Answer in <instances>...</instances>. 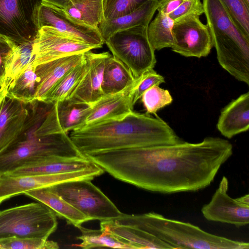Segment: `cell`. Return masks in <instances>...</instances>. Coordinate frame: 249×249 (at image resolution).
Returning <instances> with one entry per match:
<instances>
[{
    "label": "cell",
    "mask_w": 249,
    "mask_h": 249,
    "mask_svg": "<svg viewBox=\"0 0 249 249\" xmlns=\"http://www.w3.org/2000/svg\"><path fill=\"white\" fill-rule=\"evenodd\" d=\"M233 153L228 140L115 149L85 155L114 178L162 194L196 192L209 186Z\"/></svg>",
    "instance_id": "6da1fadb"
},
{
    "label": "cell",
    "mask_w": 249,
    "mask_h": 249,
    "mask_svg": "<svg viewBox=\"0 0 249 249\" xmlns=\"http://www.w3.org/2000/svg\"><path fill=\"white\" fill-rule=\"evenodd\" d=\"M106 230L135 249H249L248 242L207 232L190 223L150 212L122 213L105 224Z\"/></svg>",
    "instance_id": "7a4b0ae2"
},
{
    "label": "cell",
    "mask_w": 249,
    "mask_h": 249,
    "mask_svg": "<svg viewBox=\"0 0 249 249\" xmlns=\"http://www.w3.org/2000/svg\"><path fill=\"white\" fill-rule=\"evenodd\" d=\"M71 140L84 156L101 151L174 144L182 141L158 116L132 111L123 118L85 125L71 131Z\"/></svg>",
    "instance_id": "3957f363"
},
{
    "label": "cell",
    "mask_w": 249,
    "mask_h": 249,
    "mask_svg": "<svg viewBox=\"0 0 249 249\" xmlns=\"http://www.w3.org/2000/svg\"><path fill=\"white\" fill-rule=\"evenodd\" d=\"M45 117V114L38 110H29L21 133L13 143L0 154V174L10 172L40 158H75L85 156L78 150L68 133L64 132L36 136L35 131Z\"/></svg>",
    "instance_id": "277c9868"
},
{
    "label": "cell",
    "mask_w": 249,
    "mask_h": 249,
    "mask_svg": "<svg viewBox=\"0 0 249 249\" xmlns=\"http://www.w3.org/2000/svg\"><path fill=\"white\" fill-rule=\"evenodd\" d=\"M213 47L220 65L237 80L249 84V38L234 24L221 0H203Z\"/></svg>",
    "instance_id": "5b68a950"
},
{
    "label": "cell",
    "mask_w": 249,
    "mask_h": 249,
    "mask_svg": "<svg viewBox=\"0 0 249 249\" xmlns=\"http://www.w3.org/2000/svg\"><path fill=\"white\" fill-rule=\"evenodd\" d=\"M57 227L54 213L39 202L0 211V239L13 236L48 239Z\"/></svg>",
    "instance_id": "8992f818"
},
{
    "label": "cell",
    "mask_w": 249,
    "mask_h": 249,
    "mask_svg": "<svg viewBox=\"0 0 249 249\" xmlns=\"http://www.w3.org/2000/svg\"><path fill=\"white\" fill-rule=\"evenodd\" d=\"M147 26L118 31L105 40L112 53L130 71L135 78L153 69L156 64L155 50L147 36Z\"/></svg>",
    "instance_id": "52a82bcc"
},
{
    "label": "cell",
    "mask_w": 249,
    "mask_h": 249,
    "mask_svg": "<svg viewBox=\"0 0 249 249\" xmlns=\"http://www.w3.org/2000/svg\"><path fill=\"white\" fill-rule=\"evenodd\" d=\"M91 181L71 180L49 187L90 220L107 221L120 217L123 213Z\"/></svg>",
    "instance_id": "ba28073f"
},
{
    "label": "cell",
    "mask_w": 249,
    "mask_h": 249,
    "mask_svg": "<svg viewBox=\"0 0 249 249\" xmlns=\"http://www.w3.org/2000/svg\"><path fill=\"white\" fill-rule=\"evenodd\" d=\"M42 0H0V35L17 44L34 41Z\"/></svg>",
    "instance_id": "9c48e42d"
},
{
    "label": "cell",
    "mask_w": 249,
    "mask_h": 249,
    "mask_svg": "<svg viewBox=\"0 0 249 249\" xmlns=\"http://www.w3.org/2000/svg\"><path fill=\"white\" fill-rule=\"evenodd\" d=\"M104 170L96 164L82 170L49 175H16L0 174V204L11 197L34 190L50 187L62 182L93 179Z\"/></svg>",
    "instance_id": "30bf717a"
},
{
    "label": "cell",
    "mask_w": 249,
    "mask_h": 249,
    "mask_svg": "<svg viewBox=\"0 0 249 249\" xmlns=\"http://www.w3.org/2000/svg\"><path fill=\"white\" fill-rule=\"evenodd\" d=\"M97 48L66 32L44 26L39 29L34 40V65Z\"/></svg>",
    "instance_id": "8fae6325"
},
{
    "label": "cell",
    "mask_w": 249,
    "mask_h": 249,
    "mask_svg": "<svg viewBox=\"0 0 249 249\" xmlns=\"http://www.w3.org/2000/svg\"><path fill=\"white\" fill-rule=\"evenodd\" d=\"M229 181L224 176L210 201L204 205L201 213L208 221L227 223L237 228L249 223V195L233 198L228 194Z\"/></svg>",
    "instance_id": "7c38bea8"
},
{
    "label": "cell",
    "mask_w": 249,
    "mask_h": 249,
    "mask_svg": "<svg viewBox=\"0 0 249 249\" xmlns=\"http://www.w3.org/2000/svg\"><path fill=\"white\" fill-rule=\"evenodd\" d=\"M172 51L185 57L207 56L213 47L207 24L199 16L190 15L174 22Z\"/></svg>",
    "instance_id": "4fadbf2b"
},
{
    "label": "cell",
    "mask_w": 249,
    "mask_h": 249,
    "mask_svg": "<svg viewBox=\"0 0 249 249\" xmlns=\"http://www.w3.org/2000/svg\"><path fill=\"white\" fill-rule=\"evenodd\" d=\"M37 24L39 29L44 26L52 27L97 48L105 43L98 28L71 17L62 9L43 0L38 10Z\"/></svg>",
    "instance_id": "5bb4252c"
},
{
    "label": "cell",
    "mask_w": 249,
    "mask_h": 249,
    "mask_svg": "<svg viewBox=\"0 0 249 249\" xmlns=\"http://www.w3.org/2000/svg\"><path fill=\"white\" fill-rule=\"evenodd\" d=\"M28 114V103L0 91V154L18 138Z\"/></svg>",
    "instance_id": "9a60e30c"
},
{
    "label": "cell",
    "mask_w": 249,
    "mask_h": 249,
    "mask_svg": "<svg viewBox=\"0 0 249 249\" xmlns=\"http://www.w3.org/2000/svg\"><path fill=\"white\" fill-rule=\"evenodd\" d=\"M88 64V69L78 85L68 100L73 102L93 104L104 96L102 90L104 70L108 52L93 53L88 51L84 53Z\"/></svg>",
    "instance_id": "2e32d148"
},
{
    "label": "cell",
    "mask_w": 249,
    "mask_h": 249,
    "mask_svg": "<svg viewBox=\"0 0 249 249\" xmlns=\"http://www.w3.org/2000/svg\"><path fill=\"white\" fill-rule=\"evenodd\" d=\"M138 81V78H136L134 82L124 90L104 96L91 104V109L85 125L120 119L133 111V96Z\"/></svg>",
    "instance_id": "e0dca14e"
},
{
    "label": "cell",
    "mask_w": 249,
    "mask_h": 249,
    "mask_svg": "<svg viewBox=\"0 0 249 249\" xmlns=\"http://www.w3.org/2000/svg\"><path fill=\"white\" fill-rule=\"evenodd\" d=\"M95 164L86 156L75 158L50 157L31 161L6 173L16 175L55 174L82 170Z\"/></svg>",
    "instance_id": "ac0fdd59"
},
{
    "label": "cell",
    "mask_w": 249,
    "mask_h": 249,
    "mask_svg": "<svg viewBox=\"0 0 249 249\" xmlns=\"http://www.w3.org/2000/svg\"><path fill=\"white\" fill-rule=\"evenodd\" d=\"M216 127L223 136L228 139L249 130V92L232 100L222 109Z\"/></svg>",
    "instance_id": "d6986e66"
},
{
    "label": "cell",
    "mask_w": 249,
    "mask_h": 249,
    "mask_svg": "<svg viewBox=\"0 0 249 249\" xmlns=\"http://www.w3.org/2000/svg\"><path fill=\"white\" fill-rule=\"evenodd\" d=\"M84 58V53H78L36 65L35 70L39 80L36 100L42 101L63 76Z\"/></svg>",
    "instance_id": "ffe728a7"
},
{
    "label": "cell",
    "mask_w": 249,
    "mask_h": 249,
    "mask_svg": "<svg viewBox=\"0 0 249 249\" xmlns=\"http://www.w3.org/2000/svg\"><path fill=\"white\" fill-rule=\"evenodd\" d=\"M158 1L150 0L129 14L103 21L98 29L104 41L118 31L138 26H148L157 9Z\"/></svg>",
    "instance_id": "44dd1931"
},
{
    "label": "cell",
    "mask_w": 249,
    "mask_h": 249,
    "mask_svg": "<svg viewBox=\"0 0 249 249\" xmlns=\"http://www.w3.org/2000/svg\"><path fill=\"white\" fill-rule=\"evenodd\" d=\"M24 195L46 205L56 216L65 219L69 224L77 228L90 220L87 216L52 191L49 187L28 191L24 193Z\"/></svg>",
    "instance_id": "7402d4cb"
},
{
    "label": "cell",
    "mask_w": 249,
    "mask_h": 249,
    "mask_svg": "<svg viewBox=\"0 0 249 249\" xmlns=\"http://www.w3.org/2000/svg\"><path fill=\"white\" fill-rule=\"evenodd\" d=\"M135 79L124 64L110 55L106 60L104 70L102 83L103 95L121 92L131 86Z\"/></svg>",
    "instance_id": "603a6c76"
},
{
    "label": "cell",
    "mask_w": 249,
    "mask_h": 249,
    "mask_svg": "<svg viewBox=\"0 0 249 249\" xmlns=\"http://www.w3.org/2000/svg\"><path fill=\"white\" fill-rule=\"evenodd\" d=\"M54 104L60 127L68 134L85 125L92 107L91 104L68 100Z\"/></svg>",
    "instance_id": "cb8c5ba5"
},
{
    "label": "cell",
    "mask_w": 249,
    "mask_h": 249,
    "mask_svg": "<svg viewBox=\"0 0 249 249\" xmlns=\"http://www.w3.org/2000/svg\"><path fill=\"white\" fill-rule=\"evenodd\" d=\"M107 0H71L62 9L71 17L93 28L104 20Z\"/></svg>",
    "instance_id": "d4e9b609"
},
{
    "label": "cell",
    "mask_w": 249,
    "mask_h": 249,
    "mask_svg": "<svg viewBox=\"0 0 249 249\" xmlns=\"http://www.w3.org/2000/svg\"><path fill=\"white\" fill-rule=\"evenodd\" d=\"M88 68L85 56L79 64L70 69L46 95L41 102L48 104L66 100L78 85Z\"/></svg>",
    "instance_id": "484cf974"
},
{
    "label": "cell",
    "mask_w": 249,
    "mask_h": 249,
    "mask_svg": "<svg viewBox=\"0 0 249 249\" xmlns=\"http://www.w3.org/2000/svg\"><path fill=\"white\" fill-rule=\"evenodd\" d=\"M38 85L35 66L31 64L12 81L5 92L16 99L30 103L36 100Z\"/></svg>",
    "instance_id": "4316f807"
},
{
    "label": "cell",
    "mask_w": 249,
    "mask_h": 249,
    "mask_svg": "<svg viewBox=\"0 0 249 249\" xmlns=\"http://www.w3.org/2000/svg\"><path fill=\"white\" fill-rule=\"evenodd\" d=\"M78 228L81 233L76 237V239L81 240V242L73 246L85 249L96 248L133 249L132 246L124 239L101 229H90L82 226Z\"/></svg>",
    "instance_id": "83f0119b"
},
{
    "label": "cell",
    "mask_w": 249,
    "mask_h": 249,
    "mask_svg": "<svg viewBox=\"0 0 249 249\" xmlns=\"http://www.w3.org/2000/svg\"><path fill=\"white\" fill-rule=\"evenodd\" d=\"M174 22L168 15L158 12L155 18L149 23L147 36L155 50L172 47L174 42L172 32Z\"/></svg>",
    "instance_id": "f1b7e54d"
},
{
    "label": "cell",
    "mask_w": 249,
    "mask_h": 249,
    "mask_svg": "<svg viewBox=\"0 0 249 249\" xmlns=\"http://www.w3.org/2000/svg\"><path fill=\"white\" fill-rule=\"evenodd\" d=\"M34 40L18 44L0 91L5 92L12 81L28 66L34 64Z\"/></svg>",
    "instance_id": "f546056e"
},
{
    "label": "cell",
    "mask_w": 249,
    "mask_h": 249,
    "mask_svg": "<svg viewBox=\"0 0 249 249\" xmlns=\"http://www.w3.org/2000/svg\"><path fill=\"white\" fill-rule=\"evenodd\" d=\"M58 244L38 237H10L0 239V249H56Z\"/></svg>",
    "instance_id": "4dcf8cb0"
},
{
    "label": "cell",
    "mask_w": 249,
    "mask_h": 249,
    "mask_svg": "<svg viewBox=\"0 0 249 249\" xmlns=\"http://www.w3.org/2000/svg\"><path fill=\"white\" fill-rule=\"evenodd\" d=\"M141 99L146 110L145 114H154L156 115L159 109L171 104L173 100L168 90L158 85L146 90Z\"/></svg>",
    "instance_id": "1f68e13d"
},
{
    "label": "cell",
    "mask_w": 249,
    "mask_h": 249,
    "mask_svg": "<svg viewBox=\"0 0 249 249\" xmlns=\"http://www.w3.org/2000/svg\"><path fill=\"white\" fill-rule=\"evenodd\" d=\"M231 19L249 38V3L246 0H221Z\"/></svg>",
    "instance_id": "d6a6232c"
},
{
    "label": "cell",
    "mask_w": 249,
    "mask_h": 249,
    "mask_svg": "<svg viewBox=\"0 0 249 249\" xmlns=\"http://www.w3.org/2000/svg\"><path fill=\"white\" fill-rule=\"evenodd\" d=\"M149 0H107L103 13L104 21L129 14Z\"/></svg>",
    "instance_id": "836d02e7"
},
{
    "label": "cell",
    "mask_w": 249,
    "mask_h": 249,
    "mask_svg": "<svg viewBox=\"0 0 249 249\" xmlns=\"http://www.w3.org/2000/svg\"><path fill=\"white\" fill-rule=\"evenodd\" d=\"M18 44L6 36L0 35V88L4 83L8 68Z\"/></svg>",
    "instance_id": "e575fe53"
},
{
    "label": "cell",
    "mask_w": 249,
    "mask_h": 249,
    "mask_svg": "<svg viewBox=\"0 0 249 249\" xmlns=\"http://www.w3.org/2000/svg\"><path fill=\"white\" fill-rule=\"evenodd\" d=\"M164 82V77L158 74L153 69L144 72L138 77L133 96L134 105L146 90L154 86H160Z\"/></svg>",
    "instance_id": "d590c367"
},
{
    "label": "cell",
    "mask_w": 249,
    "mask_h": 249,
    "mask_svg": "<svg viewBox=\"0 0 249 249\" xmlns=\"http://www.w3.org/2000/svg\"><path fill=\"white\" fill-rule=\"evenodd\" d=\"M204 12L203 3L200 0H185L175 11L168 15L174 21L190 16H201Z\"/></svg>",
    "instance_id": "8d00e7d4"
},
{
    "label": "cell",
    "mask_w": 249,
    "mask_h": 249,
    "mask_svg": "<svg viewBox=\"0 0 249 249\" xmlns=\"http://www.w3.org/2000/svg\"><path fill=\"white\" fill-rule=\"evenodd\" d=\"M185 0H159L157 10L168 15L178 8Z\"/></svg>",
    "instance_id": "74e56055"
},
{
    "label": "cell",
    "mask_w": 249,
    "mask_h": 249,
    "mask_svg": "<svg viewBox=\"0 0 249 249\" xmlns=\"http://www.w3.org/2000/svg\"><path fill=\"white\" fill-rule=\"evenodd\" d=\"M61 9L65 8L71 0H42Z\"/></svg>",
    "instance_id": "f35d334b"
},
{
    "label": "cell",
    "mask_w": 249,
    "mask_h": 249,
    "mask_svg": "<svg viewBox=\"0 0 249 249\" xmlns=\"http://www.w3.org/2000/svg\"><path fill=\"white\" fill-rule=\"evenodd\" d=\"M247 3H249V0H246Z\"/></svg>",
    "instance_id": "ab89813d"
}]
</instances>
